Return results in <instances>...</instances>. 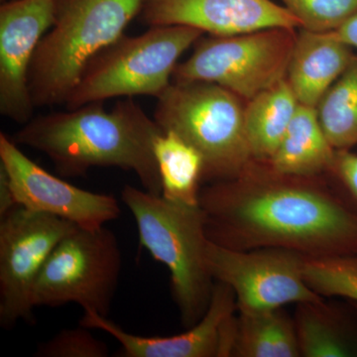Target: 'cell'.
<instances>
[{"label": "cell", "mask_w": 357, "mask_h": 357, "mask_svg": "<svg viewBox=\"0 0 357 357\" xmlns=\"http://www.w3.org/2000/svg\"><path fill=\"white\" fill-rule=\"evenodd\" d=\"M1 1H2V2H3V1H4V0H1Z\"/></svg>", "instance_id": "obj_29"}, {"label": "cell", "mask_w": 357, "mask_h": 357, "mask_svg": "<svg viewBox=\"0 0 357 357\" xmlns=\"http://www.w3.org/2000/svg\"><path fill=\"white\" fill-rule=\"evenodd\" d=\"M319 122L326 138L335 150L357 145V57L333 86L318 107Z\"/></svg>", "instance_id": "obj_21"}, {"label": "cell", "mask_w": 357, "mask_h": 357, "mask_svg": "<svg viewBox=\"0 0 357 357\" xmlns=\"http://www.w3.org/2000/svg\"><path fill=\"white\" fill-rule=\"evenodd\" d=\"M161 196L174 203L199 206L204 159L191 144L171 131H163L154 142Z\"/></svg>", "instance_id": "obj_20"}, {"label": "cell", "mask_w": 357, "mask_h": 357, "mask_svg": "<svg viewBox=\"0 0 357 357\" xmlns=\"http://www.w3.org/2000/svg\"><path fill=\"white\" fill-rule=\"evenodd\" d=\"M203 34L191 26L164 25L137 36L123 35L89 63L66 100L67 109L114 98L158 100L173 83L178 59Z\"/></svg>", "instance_id": "obj_6"}, {"label": "cell", "mask_w": 357, "mask_h": 357, "mask_svg": "<svg viewBox=\"0 0 357 357\" xmlns=\"http://www.w3.org/2000/svg\"><path fill=\"white\" fill-rule=\"evenodd\" d=\"M59 0H13L0 7V114L16 123L33 119L30 66L55 20Z\"/></svg>", "instance_id": "obj_12"}, {"label": "cell", "mask_w": 357, "mask_h": 357, "mask_svg": "<svg viewBox=\"0 0 357 357\" xmlns=\"http://www.w3.org/2000/svg\"><path fill=\"white\" fill-rule=\"evenodd\" d=\"M354 314V307L349 312L325 300L296 305L293 318L301 357H357Z\"/></svg>", "instance_id": "obj_16"}, {"label": "cell", "mask_w": 357, "mask_h": 357, "mask_svg": "<svg viewBox=\"0 0 357 357\" xmlns=\"http://www.w3.org/2000/svg\"><path fill=\"white\" fill-rule=\"evenodd\" d=\"M140 13L150 27L191 26L211 36L301 28L300 21L285 6L271 0H144Z\"/></svg>", "instance_id": "obj_14"}, {"label": "cell", "mask_w": 357, "mask_h": 357, "mask_svg": "<svg viewBox=\"0 0 357 357\" xmlns=\"http://www.w3.org/2000/svg\"><path fill=\"white\" fill-rule=\"evenodd\" d=\"M333 32L344 43L357 49V13Z\"/></svg>", "instance_id": "obj_27"}, {"label": "cell", "mask_w": 357, "mask_h": 357, "mask_svg": "<svg viewBox=\"0 0 357 357\" xmlns=\"http://www.w3.org/2000/svg\"><path fill=\"white\" fill-rule=\"evenodd\" d=\"M237 314L236 298L229 286L215 281L201 321L171 337H141L122 330L107 317L84 312L79 325L109 333L121 344V357H229Z\"/></svg>", "instance_id": "obj_13"}, {"label": "cell", "mask_w": 357, "mask_h": 357, "mask_svg": "<svg viewBox=\"0 0 357 357\" xmlns=\"http://www.w3.org/2000/svg\"><path fill=\"white\" fill-rule=\"evenodd\" d=\"M349 304L351 305V307H354V311H356V312L357 314V303L352 302V301H349Z\"/></svg>", "instance_id": "obj_28"}, {"label": "cell", "mask_w": 357, "mask_h": 357, "mask_svg": "<svg viewBox=\"0 0 357 357\" xmlns=\"http://www.w3.org/2000/svg\"><path fill=\"white\" fill-rule=\"evenodd\" d=\"M293 28L199 38L173 73L175 83L206 82L250 100L287 77L297 35Z\"/></svg>", "instance_id": "obj_7"}, {"label": "cell", "mask_w": 357, "mask_h": 357, "mask_svg": "<svg viewBox=\"0 0 357 357\" xmlns=\"http://www.w3.org/2000/svg\"><path fill=\"white\" fill-rule=\"evenodd\" d=\"M306 256L277 248L236 250L208 241L206 261L213 280L234 291L237 311L258 312L325 300L307 285Z\"/></svg>", "instance_id": "obj_9"}, {"label": "cell", "mask_w": 357, "mask_h": 357, "mask_svg": "<svg viewBox=\"0 0 357 357\" xmlns=\"http://www.w3.org/2000/svg\"><path fill=\"white\" fill-rule=\"evenodd\" d=\"M303 272L307 285L321 297L357 303V256L306 257Z\"/></svg>", "instance_id": "obj_22"}, {"label": "cell", "mask_w": 357, "mask_h": 357, "mask_svg": "<svg viewBox=\"0 0 357 357\" xmlns=\"http://www.w3.org/2000/svg\"><path fill=\"white\" fill-rule=\"evenodd\" d=\"M121 201L132 213L140 245L168 268L181 323L192 328L206 314L215 283L206 261L203 211L129 185L122 189Z\"/></svg>", "instance_id": "obj_4"}, {"label": "cell", "mask_w": 357, "mask_h": 357, "mask_svg": "<svg viewBox=\"0 0 357 357\" xmlns=\"http://www.w3.org/2000/svg\"><path fill=\"white\" fill-rule=\"evenodd\" d=\"M301 29L333 32L357 13V0H282Z\"/></svg>", "instance_id": "obj_23"}, {"label": "cell", "mask_w": 357, "mask_h": 357, "mask_svg": "<svg viewBox=\"0 0 357 357\" xmlns=\"http://www.w3.org/2000/svg\"><path fill=\"white\" fill-rule=\"evenodd\" d=\"M77 225L17 206L0 218V325L33 319V290L49 256Z\"/></svg>", "instance_id": "obj_10"}, {"label": "cell", "mask_w": 357, "mask_h": 357, "mask_svg": "<svg viewBox=\"0 0 357 357\" xmlns=\"http://www.w3.org/2000/svg\"><path fill=\"white\" fill-rule=\"evenodd\" d=\"M354 57L351 47L335 32L301 30L286 77L300 105L318 107Z\"/></svg>", "instance_id": "obj_15"}, {"label": "cell", "mask_w": 357, "mask_h": 357, "mask_svg": "<svg viewBox=\"0 0 357 357\" xmlns=\"http://www.w3.org/2000/svg\"><path fill=\"white\" fill-rule=\"evenodd\" d=\"M153 119L201 153L203 181L236 178L253 161L241 98L218 84L173 82L157 100Z\"/></svg>", "instance_id": "obj_5"}, {"label": "cell", "mask_w": 357, "mask_h": 357, "mask_svg": "<svg viewBox=\"0 0 357 357\" xmlns=\"http://www.w3.org/2000/svg\"><path fill=\"white\" fill-rule=\"evenodd\" d=\"M13 137L0 133V167L18 206L63 218L84 229L117 220L121 208L112 195L86 191L47 172L26 156Z\"/></svg>", "instance_id": "obj_11"}, {"label": "cell", "mask_w": 357, "mask_h": 357, "mask_svg": "<svg viewBox=\"0 0 357 357\" xmlns=\"http://www.w3.org/2000/svg\"><path fill=\"white\" fill-rule=\"evenodd\" d=\"M333 178V189L357 215V153L351 149L335 150L332 166L326 173Z\"/></svg>", "instance_id": "obj_25"}, {"label": "cell", "mask_w": 357, "mask_h": 357, "mask_svg": "<svg viewBox=\"0 0 357 357\" xmlns=\"http://www.w3.org/2000/svg\"><path fill=\"white\" fill-rule=\"evenodd\" d=\"M335 154L316 107L299 103L283 139L267 164L275 172L284 175L319 177L328 172Z\"/></svg>", "instance_id": "obj_17"}, {"label": "cell", "mask_w": 357, "mask_h": 357, "mask_svg": "<svg viewBox=\"0 0 357 357\" xmlns=\"http://www.w3.org/2000/svg\"><path fill=\"white\" fill-rule=\"evenodd\" d=\"M81 326V325H79ZM35 356L40 357H107L109 347L93 337L89 328L61 331L45 344L39 345Z\"/></svg>", "instance_id": "obj_24"}, {"label": "cell", "mask_w": 357, "mask_h": 357, "mask_svg": "<svg viewBox=\"0 0 357 357\" xmlns=\"http://www.w3.org/2000/svg\"><path fill=\"white\" fill-rule=\"evenodd\" d=\"M17 206H20L14 197L8 177L3 168L0 167V218L4 217Z\"/></svg>", "instance_id": "obj_26"}, {"label": "cell", "mask_w": 357, "mask_h": 357, "mask_svg": "<svg viewBox=\"0 0 357 357\" xmlns=\"http://www.w3.org/2000/svg\"><path fill=\"white\" fill-rule=\"evenodd\" d=\"M232 357H301L294 318L283 307L237 311Z\"/></svg>", "instance_id": "obj_19"}, {"label": "cell", "mask_w": 357, "mask_h": 357, "mask_svg": "<svg viewBox=\"0 0 357 357\" xmlns=\"http://www.w3.org/2000/svg\"><path fill=\"white\" fill-rule=\"evenodd\" d=\"M298 105L286 77L249 100L244 107V126L255 161L267 163L272 158Z\"/></svg>", "instance_id": "obj_18"}, {"label": "cell", "mask_w": 357, "mask_h": 357, "mask_svg": "<svg viewBox=\"0 0 357 357\" xmlns=\"http://www.w3.org/2000/svg\"><path fill=\"white\" fill-rule=\"evenodd\" d=\"M122 267L114 231L76 227L49 256L34 290V307L79 305L84 312L109 317Z\"/></svg>", "instance_id": "obj_8"}, {"label": "cell", "mask_w": 357, "mask_h": 357, "mask_svg": "<svg viewBox=\"0 0 357 357\" xmlns=\"http://www.w3.org/2000/svg\"><path fill=\"white\" fill-rule=\"evenodd\" d=\"M144 0H59L30 66L35 107L66 102L89 63L124 35Z\"/></svg>", "instance_id": "obj_3"}, {"label": "cell", "mask_w": 357, "mask_h": 357, "mask_svg": "<svg viewBox=\"0 0 357 357\" xmlns=\"http://www.w3.org/2000/svg\"><path fill=\"white\" fill-rule=\"evenodd\" d=\"M199 208L208 241L223 248L357 256V215L321 176L284 175L253 160L237 177L202 188Z\"/></svg>", "instance_id": "obj_1"}, {"label": "cell", "mask_w": 357, "mask_h": 357, "mask_svg": "<svg viewBox=\"0 0 357 357\" xmlns=\"http://www.w3.org/2000/svg\"><path fill=\"white\" fill-rule=\"evenodd\" d=\"M163 132L132 98L110 110L103 102L33 117L13 137L46 155L63 177H82L95 167L135 174L142 189L161 196L154 142Z\"/></svg>", "instance_id": "obj_2"}]
</instances>
